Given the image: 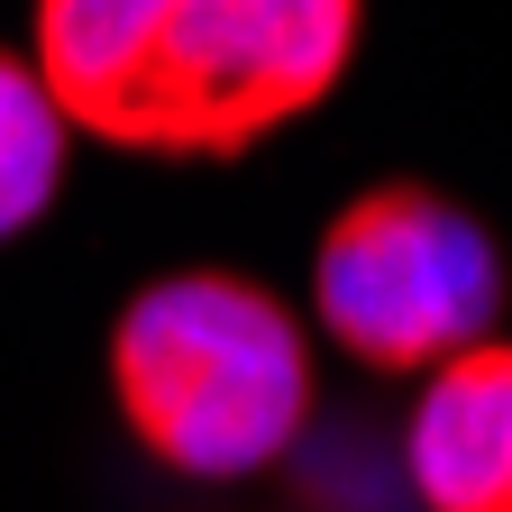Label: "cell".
<instances>
[{
	"mask_svg": "<svg viewBox=\"0 0 512 512\" xmlns=\"http://www.w3.org/2000/svg\"><path fill=\"white\" fill-rule=\"evenodd\" d=\"M366 0H37V83L101 147L247 156L348 83Z\"/></svg>",
	"mask_w": 512,
	"mask_h": 512,
	"instance_id": "cell-1",
	"label": "cell"
},
{
	"mask_svg": "<svg viewBox=\"0 0 512 512\" xmlns=\"http://www.w3.org/2000/svg\"><path fill=\"white\" fill-rule=\"evenodd\" d=\"M110 403L174 476H256L311 421V339L284 293L229 266H183L110 320Z\"/></svg>",
	"mask_w": 512,
	"mask_h": 512,
	"instance_id": "cell-2",
	"label": "cell"
},
{
	"mask_svg": "<svg viewBox=\"0 0 512 512\" xmlns=\"http://www.w3.org/2000/svg\"><path fill=\"white\" fill-rule=\"evenodd\" d=\"M311 311L357 366L375 375H430L494 339L503 320V247L494 229L448 202L439 183H366L357 202L320 229L311 256Z\"/></svg>",
	"mask_w": 512,
	"mask_h": 512,
	"instance_id": "cell-3",
	"label": "cell"
},
{
	"mask_svg": "<svg viewBox=\"0 0 512 512\" xmlns=\"http://www.w3.org/2000/svg\"><path fill=\"white\" fill-rule=\"evenodd\" d=\"M403 467L430 512H512V339H476L421 375Z\"/></svg>",
	"mask_w": 512,
	"mask_h": 512,
	"instance_id": "cell-4",
	"label": "cell"
},
{
	"mask_svg": "<svg viewBox=\"0 0 512 512\" xmlns=\"http://www.w3.org/2000/svg\"><path fill=\"white\" fill-rule=\"evenodd\" d=\"M64 110L46 101L37 64L19 46H0V247L46 220L55 183H64Z\"/></svg>",
	"mask_w": 512,
	"mask_h": 512,
	"instance_id": "cell-5",
	"label": "cell"
}]
</instances>
